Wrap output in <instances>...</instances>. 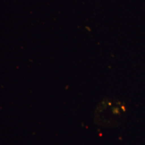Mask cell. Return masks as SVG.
<instances>
[{
	"label": "cell",
	"instance_id": "obj_1",
	"mask_svg": "<svg viewBox=\"0 0 145 145\" xmlns=\"http://www.w3.org/2000/svg\"><path fill=\"white\" fill-rule=\"evenodd\" d=\"M126 107L121 101L108 99L99 103L95 112V121L102 126H115L122 123L126 116Z\"/></svg>",
	"mask_w": 145,
	"mask_h": 145
}]
</instances>
